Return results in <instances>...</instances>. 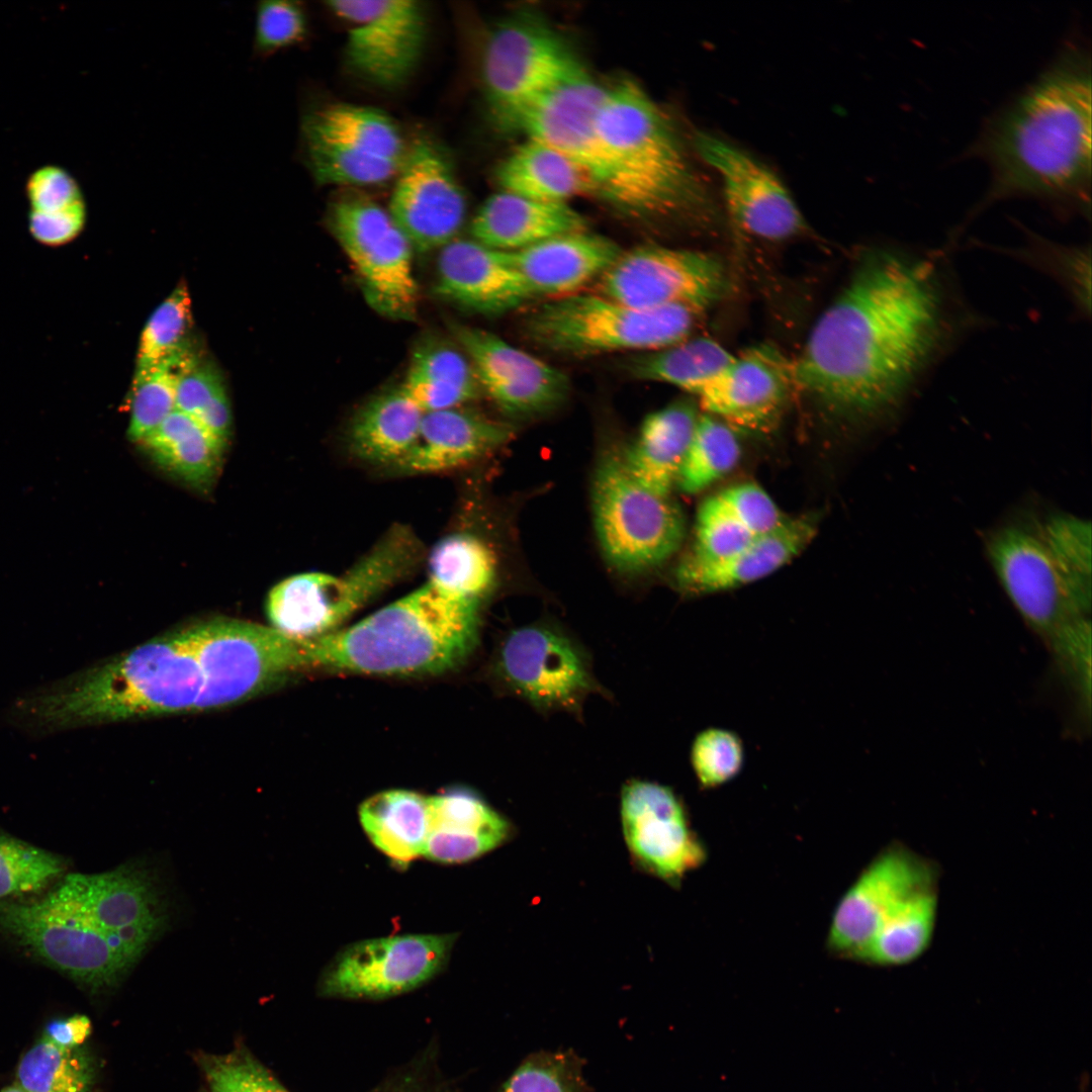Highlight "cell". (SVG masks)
Instances as JSON below:
<instances>
[{"instance_id":"35","label":"cell","mask_w":1092,"mask_h":1092,"mask_svg":"<svg viewBox=\"0 0 1092 1092\" xmlns=\"http://www.w3.org/2000/svg\"><path fill=\"white\" fill-rule=\"evenodd\" d=\"M140 444L158 465L196 487L209 485L216 476L225 446L178 410Z\"/></svg>"},{"instance_id":"15","label":"cell","mask_w":1092,"mask_h":1092,"mask_svg":"<svg viewBox=\"0 0 1092 1092\" xmlns=\"http://www.w3.org/2000/svg\"><path fill=\"white\" fill-rule=\"evenodd\" d=\"M939 864L892 841L863 868L836 905L827 949L854 961L890 913L915 891L939 884Z\"/></svg>"},{"instance_id":"20","label":"cell","mask_w":1092,"mask_h":1092,"mask_svg":"<svg viewBox=\"0 0 1092 1092\" xmlns=\"http://www.w3.org/2000/svg\"><path fill=\"white\" fill-rule=\"evenodd\" d=\"M606 89L585 72L529 107L512 130L562 153L585 175L592 194L615 206L616 175L595 129V115Z\"/></svg>"},{"instance_id":"5","label":"cell","mask_w":1092,"mask_h":1092,"mask_svg":"<svg viewBox=\"0 0 1092 1092\" xmlns=\"http://www.w3.org/2000/svg\"><path fill=\"white\" fill-rule=\"evenodd\" d=\"M595 129L618 182L616 207L634 215L673 217L707 205L669 119L634 81L607 87Z\"/></svg>"},{"instance_id":"4","label":"cell","mask_w":1092,"mask_h":1092,"mask_svg":"<svg viewBox=\"0 0 1092 1092\" xmlns=\"http://www.w3.org/2000/svg\"><path fill=\"white\" fill-rule=\"evenodd\" d=\"M480 604L427 581L355 625L306 640L309 665L377 675L448 671L476 645Z\"/></svg>"},{"instance_id":"30","label":"cell","mask_w":1092,"mask_h":1092,"mask_svg":"<svg viewBox=\"0 0 1092 1092\" xmlns=\"http://www.w3.org/2000/svg\"><path fill=\"white\" fill-rule=\"evenodd\" d=\"M699 415L687 400L649 414L635 443L621 455L630 472L653 490L670 495Z\"/></svg>"},{"instance_id":"50","label":"cell","mask_w":1092,"mask_h":1092,"mask_svg":"<svg viewBox=\"0 0 1092 1092\" xmlns=\"http://www.w3.org/2000/svg\"><path fill=\"white\" fill-rule=\"evenodd\" d=\"M691 761L700 786L713 789L734 779L742 768L744 751L740 738L731 731L709 728L697 735Z\"/></svg>"},{"instance_id":"2","label":"cell","mask_w":1092,"mask_h":1092,"mask_svg":"<svg viewBox=\"0 0 1092 1092\" xmlns=\"http://www.w3.org/2000/svg\"><path fill=\"white\" fill-rule=\"evenodd\" d=\"M1090 49L1069 40L1052 62L983 123L967 155L990 183L973 210L1031 198L1059 213L1089 217L1092 180Z\"/></svg>"},{"instance_id":"6","label":"cell","mask_w":1092,"mask_h":1092,"mask_svg":"<svg viewBox=\"0 0 1092 1092\" xmlns=\"http://www.w3.org/2000/svg\"><path fill=\"white\" fill-rule=\"evenodd\" d=\"M987 553L1007 596L1050 649L1069 685L1091 676V624L1070 590L1039 528L1002 527Z\"/></svg>"},{"instance_id":"57","label":"cell","mask_w":1092,"mask_h":1092,"mask_svg":"<svg viewBox=\"0 0 1092 1092\" xmlns=\"http://www.w3.org/2000/svg\"><path fill=\"white\" fill-rule=\"evenodd\" d=\"M91 1023L89 1018L83 1015H75L65 1019L51 1021L44 1028L42 1036L63 1048H79L89 1036Z\"/></svg>"},{"instance_id":"45","label":"cell","mask_w":1092,"mask_h":1092,"mask_svg":"<svg viewBox=\"0 0 1092 1092\" xmlns=\"http://www.w3.org/2000/svg\"><path fill=\"white\" fill-rule=\"evenodd\" d=\"M191 325V298L181 283L147 321L138 346L136 373L145 372L184 348Z\"/></svg>"},{"instance_id":"40","label":"cell","mask_w":1092,"mask_h":1092,"mask_svg":"<svg viewBox=\"0 0 1092 1092\" xmlns=\"http://www.w3.org/2000/svg\"><path fill=\"white\" fill-rule=\"evenodd\" d=\"M95 1079L90 1055L41 1036L20 1058L15 1083L26 1092H89Z\"/></svg>"},{"instance_id":"33","label":"cell","mask_w":1092,"mask_h":1092,"mask_svg":"<svg viewBox=\"0 0 1092 1092\" xmlns=\"http://www.w3.org/2000/svg\"><path fill=\"white\" fill-rule=\"evenodd\" d=\"M495 178L502 191L539 201L566 203L577 194H592L587 178L571 160L528 138L498 165Z\"/></svg>"},{"instance_id":"10","label":"cell","mask_w":1092,"mask_h":1092,"mask_svg":"<svg viewBox=\"0 0 1092 1092\" xmlns=\"http://www.w3.org/2000/svg\"><path fill=\"white\" fill-rule=\"evenodd\" d=\"M42 900L85 922L132 967L168 921L158 882L138 862L101 874H70Z\"/></svg>"},{"instance_id":"52","label":"cell","mask_w":1092,"mask_h":1092,"mask_svg":"<svg viewBox=\"0 0 1092 1092\" xmlns=\"http://www.w3.org/2000/svg\"><path fill=\"white\" fill-rule=\"evenodd\" d=\"M503 1092H581V1081L566 1057L543 1055L525 1062Z\"/></svg>"},{"instance_id":"55","label":"cell","mask_w":1092,"mask_h":1092,"mask_svg":"<svg viewBox=\"0 0 1092 1092\" xmlns=\"http://www.w3.org/2000/svg\"><path fill=\"white\" fill-rule=\"evenodd\" d=\"M221 387L216 371L208 365L194 363L178 380L176 410L195 418Z\"/></svg>"},{"instance_id":"26","label":"cell","mask_w":1092,"mask_h":1092,"mask_svg":"<svg viewBox=\"0 0 1092 1092\" xmlns=\"http://www.w3.org/2000/svg\"><path fill=\"white\" fill-rule=\"evenodd\" d=\"M621 252L613 241L582 230L511 254L534 296L557 298L578 293L584 285L600 279Z\"/></svg>"},{"instance_id":"25","label":"cell","mask_w":1092,"mask_h":1092,"mask_svg":"<svg viewBox=\"0 0 1092 1092\" xmlns=\"http://www.w3.org/2000/svg\"><path fill=\"white\" fill-rule=\"evenodd\" d=\"M816 522L810 517L787 518L779 527L740 550L713 560L685 557L676 582L691 595L733 589L761 579L790 562L812 541Z\"/></svg>"},{"instance_id":"51","label":"cell","mask_w":1092,"mask_h":1092,"mask_svg":"<svg viewBox=\"0 0 1092 1092\" xmlns=\"http://www.w3.org/2000/svg\"><path fill=\"white\" fill-rule=\"evenodd\" d=\"M710 497L757 536L772 531L787 519L767 492L754 483L734 485Z\"/></svg>"},{"instance_id":"43","label":"cell","mask_w":1092,"mask_h":1092,"mask_svg":"<svg viewBox=\"0 0 1092 1092\" xmlns=\"http://www.w3.org/2000/svg\"><path fill=\"white\" fill-rule=\"evenodd\" d=\"M1038 528L1074 598L1090 613V523L1065 514L1051 517Z\"/></svg>"},{"instance_id":"21","label":"cell","mask_w":1092,"mask_h":1092,"mask_svg":"<svg viewBox=\"0 0 1092 1092\" xmlns=\"http://www.w3.org/2000/svg\"><path fill=\"white\" fill-rule=\"evenodd\" d=\"M389 214L414 250L427 253L453 241L466 201L449 162L432 143L417 141L405 153Z\"/></svg>"},{"instance_id":"11","label":"cell","mask_w":1092,"mask_h":1092,"mask_svg":"<svg viewBox=\"0 0 1092 1092\" xmlns=\"http://www.w3.org/2000/svg\"><path fill=\"white\" fill-rule=\"evenodd\" d=\"M329 222L369 304L390 317H412L418 303L414 249L389 212L362 195L345 194L331 204Z\"/></svg>"},{"instance_id":"16","label":"cell","mask_w":1092,"mask_h":1092,"mask_svg":"<svg viewBox=\"0 0 1092 1092\" xmlns=\"http://www.w3.org/2000/svg\"><path fill=\"white\" fill-rule=\"evenodd\" d=\"M328 8L350 24L345 47L348 67L382 88L407 80L426 43L427 17L414 0H337Z\"/></svg>"},{"instance_id":"32","label":"cell","mask_w":1092,"mask_h":1092,"mask_svg":"<svg viewBox=\"0 0 1092 1092\" xmlns=\"http://www.w3.org/2000/svg\"><path fill=\"white\" fill-rule=\"evenodd\" d=\"M424 413L399 386L368 401L349 433L353 453L363 461L394 466L413 447Z\"/></svg>"},{"instance_id":"39","label":"cell","mask_w":1092,"mask_h":1092,"mask_svg":"<svg viewBox=\"0 0 1092 1092\" xmlns=\"http://www.w3.org/2000/svg\"><path fill=\"white\" fill-rule=\"evenodd\" d=\"M428 566L429 582L454 596L479 602L496 577L493 551L468 533L441 539L430 552Z\"/></svg>"},{"instance_id":"28","label":"cell","mask_w":1092,"mask_h":1092,"mask_svg":"<svg viewBox=\"0 0 1092 1092\" xmlns=\"http://www.w3.org/2000/svg\"><path fill=\"white\" fill-rule=\"evenodd\" d=\"M509 425L459 407L424 414L418 438L393 466L402 473H438L474 461L505 444Z\"/></svg>"},{"instance_id":"7","label":"cell","mask_w":1092,"mask_h":1092,"mask_svg":"<svg viewBox=\"0 0 1092 1092\" xmlns=\"http://www.w3.org/2000/svg\"><path fill=\"white\" fill-rule=\"evenodd\" d=\"M703 313L687 307L643 309L600 292H578L543 303L524 325L533 343L559 354L648 353L688 339Z\"/></svg>"},{"instance_id":"22","label":"cell","mask_w":1092,"mask_h":1092,"mask_svg":"<svg viewBox=\"0 0 1092 1092\" xmlns=\"http://www.w3.org/2000/svg\"><path fill=\"white\" fill-rule=\"evenodd\" d=\"M795 388L792 360L779 349L759 344L734 355L696 397L706 414L732 429L767 433L777 426Z\"/></svg>"},{"instance_id":"3","label":"cell","mask_w":1092,"mask_h":1092,"mask_svg":"<svg viewBox=\"0 0 1092 1092\" xmlns=\"http://www.w3.org/2000/svg\"><path fill=\"white\" fill-rule=\"evenodd\" d=\"M208 672L199 623L47 682L40 706L55 732L203 711Z\"/></svg>"},{"instance_id":"12","label":"cell","mask_w":1092,"mask_h":1092,"mask_svg":"<svg viewBox=\"0 0 1092 1092\" xmlns=\"http://www.w3.org/2000/svg\"><path fill=\"white\" fill-rule=\"evenodd\" d=\"M727 274L715 256L657 245L621 252L600 277V292L629 305L704 312L727 291Z\"/></svg>"},{"instance_id":"31","label":"cell","mask_w":1092,"mask_h":1092,"mask_svg":"<svg viewBox=\"0 0 1092 1092\" xmlns=\"http://www.w3.org/2000/svg\"><path fill=\"white\" fill-rule=\"evenodd\" d=\"M302 141H317L348 153L402 163L405 150L394 122L377 109L336 103L303 114Z\"/></svg>"},{"instance_id":"37","label":"cell","mask_w":1092,"mask_h":1092,"mask_svg":"<svg viewBox=\"0 0 1092 1092\" xmlns=\"http://www.w3.org/2000/svg\"><path fill=\"white\" fill-rule=\"evenodd\" d=\"M400 387L424 414L459 407L480 388L468 358L443 344H427L414 354Z\"/></svg>"},{"instance_id":"48","label":"cell","mask_w":1092,"mask_h":1092,"mask_svg":"<svg viewBox=\"0 0 1092 1092\" xmlns=\"http://www.w3.org/2000/svg\"><path fill=\"white\" fill-rule=\"evenodd\" d=\"M209 1092H289L245 1050L198 1058Z\"/></svg>"},{"instance_id":"17","label":"cell","mask_w":1092,"mask_h":1092,"mask_svg":"<svg viewBox=\"0 0 1092 1092\" xmlns=\"http://www.w3.org/2000/svg\"><path fill=\"white\" fill-rule=\"evenodd\" d=\"M620 813L630 857L642 872L678 888L706 861L707 849L670 788L632 780L622 789Z\"/></svg>"},{"instance_id":"36","label":"cell","mask_w":1092,"mask_h":1092,"mask_svg":"<svg viewBox=\"0 0 1092 1092\" xmlns=\"http://www.w3.org/2000/svg\"><path fill=\"white\" fill-rule=\"evenodd\" d=\"M361 825L373 844L398 863L423 855L428 833V797L389 790L359 807Z\"/></svg>"},{"instance_id":"19","label":"cell","mask_w":1092,"mask_h":1092,"mask_svg":"<svg viewBox=\"0 0 1092 1092\" xmlns=\"http://www.w3.org/2000/svg\"><path fill=\"white\" fill-rule=\"evenodd\" d=\"M694 146L721 178L726 208L738 230L770 242L789 240L807 230L791 193L764 164L705 131L695 134Z\"/></svg>"},{"instance_id":"27","label":"cell","mask_w":1092,"mask_h":1092,"mask_svg":"<svg viewBox=\"0 0 1092 1092\" xmlns=\"http://www.w3.org/2000/svg\"><path fill=\"white\" fill-rule=\"evenodd\" d=\"M511 822L478 795L456 790L428 797V833L423 855L440 862H463L509 841Z\"/></svg>"},{"instance_id":"23","label":"cell","mask_w":1092,"mask_h":1092,"mask_svg":"<svg viewBox=\"0 0 1092 1092\" xmlns=\"http://www.w3.org/2000/svg\"><path fill=\"white\" fill-rule=\"evenodd\" d=\"M454 332L480 388L502 411L534 416L565 398L568 380L555 367L484 330L457 326Z\"/></svg>"},{"instance_id":"24","label":"cell","mask_w":1092,"mask_h":1092,"mask_svg":"<svg viewBox=\"0 0 1092 1092\" xmlns=\"http://www.w3.org/2000/svg\"><path fill=\"white\" fill-rule=\"evenodd\" d=\"M440 251L435 292L449 302L474 312L497 314L535 297L509 252L473 240H453Z\"/></svg>"},{"instance_id":"14","label":"cell","mask_w":1092,"mask_h":1092,"mask_svg":"<svg viewBox=\"0 0 1092 1092\" xmlns=\"http://www.w3.org/2000/svg\"><path fill=\"white\" fill-rule=\"evenodd\" d=\"M0 930L92 992L115 987L132 969L89 925L42 900L30 904L0 900Z\"/></svg>"},{"instance_id":"47","label":"cell","mask_w":1092,"mask_h":1092,"mask_svg":"<svg viewBox=\"0 0 1092 1092\" xmlns=\"http://www.w3.org/2000/svg\"><path fill=\"white\" fill-rule=\"evenodd\" d=\"M1018 254L1032 265L1056 278L1070 293L1076 306L1085 314L1091 310L1090 248L1068 247L1036 235Z\"/></svg>"},{"instance_id":"42","label":"cell","mask_w":1092,"mask_h":1092,"mask_svg":"<svg viewBox=\"0 0 1092 1092\" xmlns=\"http://www.w3.org/2000/svg\"><path fill=\"white\" fill-rule=\"evenodd\" d=\"M195 363L184 347L153 368L134 374L127 437L141 443L176 410V386Z\"/></svg>"},{"instance_id":"18","label":"cell","mask_w":1092,"mask_h":1092,"mask_svg":"<svg viewBox=\"0 0 1092 1092\" xmlns=\"http://www.w3.org/2000/svg\"><path fill=\"white\" fill-rule=\"evenodd\" d=\"M454 941V934H408L356 942L328 966L322 993L382 998L406 992L444 967Z\"/></svg>"},{"instance_id":"44","label":"cell","mask_w":1092,"mask_h":1092,"mask_svg":"<svg viewBox=\"0 0 1092 1092\" xmlns=\"http://www.w3.org/2000/svg\"><path fill=\"white\" fill-rule=\"evenodd\" d=\"M65 870L63 857L0 831V900L38 892Z\"/></svg>"},{"instance_id":"56","label":"cell","mask_w":1092,"mask_h":1092,"mask_svg":"<svg viewBox=\"0 0 1092 1092\" xmlns=\"http://www.w3.org/2000/svg\"><path fill=\"white\" fill-rule=\"evenodd\" d=\"M200 425L223 445L231 432L232 412L228 394L221 387L195 417Z\"/></svg>"},{"instance_id":"38","label":"cell","mask_w":1092,"mask_h":1092,"mask_svg":"<svg viewBox=\"0 0 1092 1092\" xmlns=\"http://www.w3.org/2000/svg\"><path fill=\"white\" fill-rule=\"evenodd\" d=\"M733 358L712 339L688 338L643 353L628 363V370L638 379L667 383L696 396Z\"/></svg>"},{"instance_id":"41","label":"cell","mask_w":1092,"mask_h":1092,"mask_svg":"<svg viewBox=\"0 0 1092 1092\" xmlns=\"http://www.w3.org/2000/svg\"><path fill=\"white\" fill-rule=\"evenodd\" d=\"M740 454L734 429L700 414L675 485L687 494L698 493L730 472Z\"/></svg>"},{"instance_id":"13","label":"cell","mask_w":1092,"mask_h":1092,"mask_svg":"<svg viewBox=\"0 0 1092 1092\" xmlns=\"http://www.w3.org/2000/svg\"><path fill=\"white\" fill-rule=\"evenodd\" d=\"M494 673L539 710L579 709L597 690L587 655L564 631L544 624L512 630L497 647Z\"/></svg>"},{"instance_id":"29","label":"cell","mask_w":1092,"mask_h":1092,"mask_svg":"<svg viewBox=\"0 0 1092 1092\" xmlns=\"http://www.w3.org/2000/svg\"><path fill=\"white\" fill-rule=\"evenodd\" d=\"M583 216L564 202H546L500 191L488 197L470 225L472 240L515 253L553 237L586 230Z\"/></svg>"},{"instance_id":"53","label":"cell","mask_w":1092,"mask_h":1092,"mask_svg":"<svg viewBox=\"0 0 1092 1092\" xmlns=\"http://www.w3.org/2000/svg\"><path fill=\"white\" fill-rule=\"evenodd\" d=\"M30 211H56L85 202L80 184L59 165H43L25 181Z\"/></svg>"},{"instance_id":"54","label":"cell","mask_w":1092,"mask_h":1092,"mask_svg":"<svg viewBox=\"0 0 1092 1092\" xmlns=\"http://www.w3.org/2000/svg\"><path fill=\"white\" fill-rule=\"evenodd\" d=\"M86 217L85 202L56 211L29 210L28 229L40 244L59 247L80 235Z\"/></svg>"},{"instance_id":"8","label":"cell","mask_w":1092,"mask_h":1092,"mask_svg":"<svg viewBox=\"0 0 1092 1092\" xmlns=\"http://www.w3.org/2000/svg\"><path fill=\"white\" fill-rule=\"evenodd\" d=\"M592 506L601 548L618 570L654 568L670 558L684 539L678 506L637 479L621 455L608 454L599 462Z\"/></svg>"},{"instance_id":"34","label":"cell","mask_w":1092,"mask_h":1092,"mask_svg":"<svg viewBox=\"0 0 1092 1092\" xmlns=\"http://www.w3.org/2000/svg\"><path fill=\"white\" fill-rule=\"evenodd\" d=\"M938 885L905 898L885 919L853 962L894 968L918 961L929 949L937 923Z\"/></svg>"},{"instance_id":"46","label":"cell","mask_w":1092,"mask_h":1092,"mask_svg":"<svg viewBox=\"0 0 1092 1092\" xmlns=\"http://www.w3.org/2000/svg\"><path fill=\"white\" fill-rule=\"evenodd\" d=\"M307 166L320 184L370 185L392 177L400 162L352 155L316 141H302Z\"/></svg>"},{"instance_id":"58","label":"cell","mask_w":1092,"mask_h":1092,"mask_svg":"<svg viewBox=\"0 0 1092 1092\" xmlns=\"http://www.w3.org/2000/svg\"><path fill=\"white\" fill-rule=\"evenodd\" d=\"M0 1092H26V1091L23 1090L20 1086H18L14 1082V1083H12L10 1085L5 1086Z\"/></svg>"},{"instance_id":"9","label":"cell","mask_w":1092,"mask_h":1092,"mask_svg":"<svg viewBox=\"0 0 1092 1092\" xmlns=\"http://www.w3.org/2000/svg\"><path fill=\"white\" fill-rule=\"evenodd\" d=\"M586 70L566 41L542 19L512 16L489 33L481 76L492 122L511 130L542 97Z\"/></svg>"},{"instance_id":"49","label":"cell","mask_w":1092,"mask_h":1092,"mask_svg":"<svg viewBox=\"0 0 1092 1092\" xmlns=\"http://www.w3.org/2000/svg\"><path fill=\"white\" fill-rule=\"evenodd\" d=\"M254 10L252 52L255 59H267L305 38L307 18L298 2L260 1L256 3Z\"/></svg>"},{"instance_id":"1","label":"cell","mask_w":1092,"mask_h":1092,"mask_svg":"<svg viewBox=\"0 0 1092 1092\" xmlns=\"http://www.w3.org/2000/svg\"><path fill=\"white\" fill-rule=\"evenodd\" d=\"M942 283L929 259L868 252L792 360L796 388L847 418L895 407L946 340Z\"/></svg>"}]
</instances>
